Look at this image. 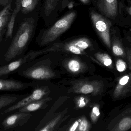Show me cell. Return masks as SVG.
I'll return each instance as SVG.
<instances>
[{
	"label": "cell",
	"mask_w": 131,
	"mask_h": 131,
	"mask_svg": "<svg viewBox=\"0 0 131 131\" xmlns=\"http://www.w3.org/2000/svg\"><path fill=\"white\" fill-rule=\"evenodd\" d=\"M35 27V20L32 17L27 18L21 23L16 35L4 55L5 61H10L22 54L31 38Z\"/></svg>",
	"instance_id": "cell-1"
},
{
	"label": "cell",
	"mask_w": 131,
	"mask_h": 131,
	"mask_svg": "<svg viewBox=\"0 0 131 131\" xmlns=\"http://www.w3.org/2000/svg\"><path fill=\"white\" fill-rule=\"evenodd\" d=\"M76 16L75 12H69L50 27L45 30L41 35V45H47L57 40L70 28Z\"/></svg>",
	"instance_id": "cell-2"
},
{
	"label": "cell",
	"mask_w": 131,
	"mask_h": 131,
	"mask_svg": "<svg viewBox=\"0 0 131 131\" xmlns=\"http://www.w3.org/2000/svg\"><path fill=\"white\" fill-rule=\"evenodd\" d=\"M89 14L93 26L102 41L108 48H111L110 28L112 23L108 19L93 10Z\"/></svg>",
	"instance_id": "cell-3"
},
{
	"label": "cell",
	"mask_w": 131,
	"mask_h": 131,
	"mask_svg": "<svg viewBox=\"0 0 131 131\" xmlns=\"http://www.w3.org/2000/svg\"><path fill=\"white\" fill-rule=\"evenodd\" d=\"M51 48H49L41 51H31L27 54L23 55L18 60L2 66L0 67V77L11 74L20 68L25 64L33 60L40 55L45 52H51Z\"/></svg>",
	"instance_id": "cell-4"
},
{
	"label": "cell",
	"mask_w": 131,
	"mask_h": 131,
	"mask_svg": "<svg viewBox=\"0 0 131 131\" xmlns=\"http://www.w3.org/2000/svg\"><path fill=\"white\" fill-rule=\"evenodd\" d=\"M104 84L101 81L79 80L72 86L74 93L90 94L95 96L101 94L104 88Z\"/></svg>",
	"instance_id": "cell-5"
},
{
	"label": "cell",
	"mask_w": 131,
	"mask_h": 131,
	"mask_svg": "<svg viewBox=\"0 0 131 131\" xmlns=\"http://www.w3.org/2000/svg\"><path fill=\"white\" fill-rule=\"evenodd\" d=\"M18 74L21 76L34 80H48L56 76L55 73L45 66H35L24 69H19Z\"/></svg>",
	"instance_id": "cell-6"
},
{
	"label": "cell",
	"mask_w": 131,
	"mask_h": 131,
	"mask_svg": "<svg viewBox=\"0 0 131 131\" xmlns=\"http://www.w3.org/2000/svg\"><path fill=\"white\" fill-rule=\"evenodd\" d=\"M131 95V73L122 75L118 79L113 90L112 97L117 101L129 97Z\"/></svg>",
	"instance_id": "cell-7"
},
{
	"label": "cell",
	"mask_w": 131,
	"mask_h": 131,
	"mask_svg": "<svg viewBox=\"0 0 131 131\" xmlns=\"http://www.w3.org/2000/svg\"><path fill=\"white\" fill-rule=\"evenodd\" d=\"M111 131H126L131 129V107L123 111L113 120Z\"/></svg>",
	"instance_id": "cell-8"
},
{
	"label": "cell",
	"mask_w": 131,
	"mask_h": 131,
	"mask_svg": "<svg viewBox=\"0 0 131 131\" xmlns=\"http://www.w3.org/2000/svg\"><path fill=\"white\" fill-rule=\"evenodd\" d=\"M31 115L27 112H18L11 115L2 122V125L4 130L22 126L28 120Z\"/></svg>",
	"instance_id": "cell-9"
},
{
	"label": "cell",
	"mask_w": 131,
	"mask_h": 131,
	"mask_svg": "<svg viewBox=\"0 0 131 131\" xmlns=\"http://www.w3.org/2000/svg\"><path fill=\"white\" fill-rule=\"evenodd\" d=\"M46 94V90L44 89L38 88L35 89L31 94L7 108L4 112L3 114H7L11 112L18 110L30 103L42 99Z\"/></svg>",
	"instance_id": "cell-10"
},
{
	"label": "cell",
	"mask_w": 131,
	"mask_h": 131,
	"mask_svg": "<svg viewBox=\"0 0 131 131\" xmlns=\"http://www.w3.org/2000/svg\"><path fill=\"white\" fill-rule=\"evenodd\" d=\"M97 5L100 12L109 18H114L117 14V0H97Z\"/></svg>",
	"instance_id": "cell-11"
},
{
	"label": "cell",
	"mask_w": 131,
	"mask_h": 131,
	"mask_svg": "<svg viewBox=\"0 0 131 131\" xmlns=\"http://www.w3.org/2000/svg\"><path fill=\"white\" fill-rule=\"evenodd\" d=\"M29 86V84L12 79H0V92L17 91L23 90Z\"/></svg>",
	"instance_id": "cell-12"
},
{
	"label": "cell",
	"mask_w": 131,
	"mask_h": 131,
	"mask_svg": "<svg viewBox=\"0 0 131 131\" xmlns=\"http://www.w3.org/2000/svg\"><path fill=\"white\" fill-rule=\"evenodd\" d=\"M66 67L71 73L79 74L84 71L85 67L83 63L79 60L72 58L67 61Z\"/></svg>",
	"instance_id": "cell-13"
},
{
	"label": "cell",
	"mask_w": 131,
	"mask_h": 131,
	"mask_svg": "<svg viewBox=\"0 0 131 131\" xmlns=\"http://www.w3.org/2000/svg\"><path fill=\"white\" fill-rule=\"evenodd\" d=\"M112 53L115 57L127 58L126 50L122 43L117 38H115L111 42Z\"/></svg>",
	"instance_id": "cell-14"
},
{
	"label": "cell",
	"mask_w": 131,
	"mask_h": 131,
	"mask_svg": "<svg viewBox=\"0 0 131 131\" xmlns=\"http://www.w3.org/2000/svg\"><path fill=\"white\" fill-rule=\"evenodd\" d=\"M50 100V98L41 99L28 104L27 105L18 109V112H29L35 111L40 109L45 103Z\"/></svg>",
	"instance_id": "cell-15"
},
{
	"label": "cell",
	"mask_w": 131,
	"mask_h": 131,
	"mask_svg": "<svg viewBox=\"0 0 131 131\" xmlns=\"http://www.w3.org/2000/svg\"><path fill=\"white\" fill-rule=\"evenodd\" d=\"M97 61L104 67L110 69L114 68V63L111 57L107 54L98 52L95 55Z\"/></svg>",
	"instance_id": "cell-16"
},
{
	"label": "cell",
	"mask_w": 131,
	"mask_h": 131,
	"mask_svg": "<svg viewBox=\"0 0 131 131\" xmlns=\"http://www.w3.org/2000/svg\"><path fill=\"white\" fill-rule=\"evenodd\" d=\"M11 3L7 4L0 11V29L4 28L8 20L10 19L11 14Z\"/></svg>",
	"instance_id": "cell-17"
},
{
	"label": "cell",
	"mask_w": 131,
	"mask_h": 131,
	"mask_svg": "<svg viewBox=\"0 0 131 131\" xmlns=\"http://www.w3.org/2000/svg\"><path fill=\"white\" fill-rule=\"evenodd\" d=\"M61 0H45L43 6L44 15L48 16L56 10Z\"/></svg>",
	"instance_id": "cell-18"
},
{
	"label": "cell",
	"mask_w": 131,
	"mask_h": 131,
	"mask_svg": "<svg viewBox=\"0 0 131 131\" xmlns=\"http://www.w3.org/2000/svg\"><path fill=\"white\" fill-rule=\"evenodd\" d=\"M69 42L84 51L91 47L92 45L91 41L85 37L76 38Z\"/></svg>",
	"instance_id": "cell-19"
},
{
	"label": "cell",
	"mask_w": 131,
	"mask_h": 131,
	"mask_svg": "<svg viewBox=\"0 0 131 131\" xmlns=\"http://www.w3.org/2000/svg\"><path fill=\"white\" fill-rule=\"evenodd\" d=\"M19 98L18 95L14 94L0 95V110L16 102Z\"/></svg>",
	"instance_id": "cell-20"
},
{
	"label": "cell",
	"mask_w": 131,
	"mask_h": 131,
	"mask_svg": "<svg viewBox=\"0 0 131 131\" xmlns=\"http://www.w3.org/2000/svg\"><path fill=\"white\" fill-rule=\"evenodd\" d=\"M39 1V0H22L20 10L24 14H28L34 10Z\"/></svg>",
	"instance_id": "cell-21"
},
{
	"label": "cell",
	"mask_w": 131,
	"mask_h": 131,
	"mask_svg": "<svg viewBox=\"0 0 131 131\" xmlns=\"http://www.w3.org/2000/svg\"><path fill=\"white\" fill-rule=\"evenodd\" d=\"M20 11V8L15 7L12 12V14L10 17L9 23L8 25L7 30L6 32L7 38H12L15 19H16L17 14L19 13Z\"/></svg>",
	"instance_id": "cell-22"
},
{
	"label": "cell",
	"mask_w": 131,
	"mask_h": 131,
	"mask_svg": "<svg viewBox=\"0 0 131 131\" xmlns=\"http://www.w3.org/2000/svg\"><path fill=\"white\" fill-rule=\"evenodd\" d=\"M63 47L66 51L76 55H82L85 54L84 51L80 49L74 45L69 42L63 45Z\"/></svg>",
	"instance_id": "cell-23"
},
{
	"label": "cell",
	"mask_w": 131,
	"mask_h": 131,
	"mask_svg": "<svg viewBox=\"0 0 131 131\" xmlns=\"http://www.w3.org/2000/svg\"><path fill=\"white\" fill-rule=\"evenodd\" d=\"M62 117V115L60 114L54 118L53 120L51 121L47 125L44 127L42 129L40 130V131H50L53 130L54 128L57 124L59 121Z\"/></svg>",
	"instance_id": "cell-24"
},
{
	"label": "cell",
	"mask_w": 131,
	"mask_h": 131,
	"mask_svg": "<svg viewBox=\"0 0 131 131\" xmlns=\"http://www.w3.org/2000/svg\"><path fill=\"white\" fill-rule=\"evenodd\" d=\"M101 115L100 106L99 105H95L92 108L91 113V118L93 123H95L97 121Z\"/></svg>",
	"instance_id": "cell-25"
},
{
	"label": "cell",
	"mask_w": 131,
	"mask_h": 131,
	"mask_svg": "<svg viewBox=\"0 0 131 131\" xmlns=\"http://www.w3.org/2000/svg\"><path fill=\"white\" fill-rule=\"evenodd\" d=\"M115 67L116 69L118 72L122 73L126 70L127 68V65L124 60L119 58L116 60Z\"/></svg>",
	"instance_id": "cell-26"
},
{
	"label": "cell",
	"mask_w": 131,
	"mask_h": 131,
	"mask_svg": "<svg viewBox=\"0 0 131 131\" xmlns=\"http://www.w3.org/2000/svg\"><path fill=\"white\" fill-rule=\"evenodd\" d=\"M90 129V124L87 119L84 117L80 119V123L77 131H88Z\"/></svg>",
	"instance_id": "cell-27"
},
{
	"label": "cell",
	"mask_w": 131,
	"mask_h": 131,
	"mask_svg": "<svg viewBox=\"0 0 131 131\" xmlns=\"http://www.w3.org/2000/svg\"><path fill=\"white\" fill-rule=\"evenodd\" d=\"M88 99L84 97H78L76 99V106L78 108H82L84 107L88 103Z\"/></svg>",
	"instance_id": "cell-28"
},
{
	"label": "cell",
	"mask_w": 131,
	"mask_h": 131,
	"mask_svg": "<svg viewBox=\"0 0 131 131\" xmlns=\"http://www.w3.org/2000/svg\"><path fill=\"white\" fill-rule=\"evenodd\" d=\"M127 54V60L128 63V67L131 70V46L126 50Z\"/></svg>",
	"instance_id": "cell-29"
},
{
	"label": "cell",
	"mask_w": 131,
	"mask_h": 131,
	"mask_svg": "<svg viewBox=\"0 0 131 131\" xmlns=\"http://www.w3.org/2000/svg\"><path fill=\"white\" fill-rule=\"evenodd\" d=\"M80 119L79 120H76L72 125L70 127L69 130L70 131H77L79 125V123H80Z\"/></svg>",
	"instance_id": "cell-30"
},
{
	"label": "cell",
	"mask_w": 131,
	"mask_h": 131,
	"mask_svg": "<svg viewBox=\"0 0 131 131\" xmlns=\"http://www.w3.org/2000/svg\"><path fill=\"white\" fill-rule=\"evenodd\" d=\"M22 0H16L15 1V7L21 9V3Z\"/></svg>",
	"instance_id": "cell-31"
},
{
	"label": "cell",
	"mask_w": 131,
	"mask_h": 131,
	"mask_svg": "<svg viewBox=\"0 0 131 131\" xmlns=\"http://www.w3.org/2000/svg\"><path fill=\"white\" fill-rule=\"evenodd\" d=\"M9 0H0V4L2 5H6L8 4Z\"/></svg>",
	"instance_id": "cell-32"
},
{
	"label": "cell",
	"mask_w": 131,
	"mask_h": 131,
	"mask_svg": "<svg viewBox=\"0 0 131 131\" xmlns=\"http://www.w3.org/2000/svg\"><path fill=\"white\" fill-rule=\"evenodd\" d=\"M5 32V30L4 28L0 29V43L2 40V36Z\"/></svg>",
	"instance_id": "cell-33"
},
{
	"label": "cell",
	"mask_w": 131,
	"mask_h": 131,
	"mask_svg": "<svg viewBox=\"0 0 131 131\" xmlns=\"http://www.w3.org/2000/svg\"><path fill=\"white\" fill-rule=\"evenodd\" d=\"M84 4L88 5L90 3V0H80Z\"/></svg>",
	"instance_id": "cell-34"
},
{
	"label": "cell",
	"mask_w": 131,
	"mask_h": 131,
	"mask_svg": "<svg viewBox=\"0 0 131 131\" xmlns=\"http://www.w3.org/2000/svg\"><path fill=\"white\" fill-rule=\"evenodd\" d=\"M127 11L128 13L131 15V6L127 8Z\"/></svg>",
	"instance_id": "cell-35"
},
{
	"label": "cell",
	"mask_w": 131,
	"mask_h": 131,
	"mask_svg": "<svg viewBox=\"0 0 131 131\" xmlns=\"http://www.w3.org/2000/svg\"><path fill=\"white\" fill-rule=\"evenodd\" d=\"M128 41H130V42L131 43V38L128 37Z\"/></svg>",
	"instance_id": "cell-36"
},
{
	"label": "cell",
	"mask_w": 131,
	"mask_h": 131,
	"mask_svg": "<svg viewBox=\"0 0 131 131\" xmlns=\"http://www.w3.org/2000/svg\"><path fill=\"white\" fill-rule=\"evenodd\" d=\"M130 1L131 2V0H130Z\"/></svg>",
	"instance_id": "cell-37"
}]
</instances>
